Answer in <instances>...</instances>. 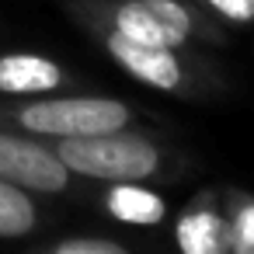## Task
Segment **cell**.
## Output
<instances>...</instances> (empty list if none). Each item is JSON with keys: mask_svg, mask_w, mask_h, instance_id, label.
Returning <instances> with one entry per match:
<instances>
[{"mask_svg": "<svg viewBox=\"0 0 254 254\" xmlns=\"http://www.w3.org/2000/svg\"><path fill=\"white\" fill-rule=\"evenodd\" d=\"M0 178L32 191H63L70 174L66 164L46 146L0 132Z\"/></svg>", "mask_w": 254, "mask_h": 254, "instance_id": "obj_3", "label": "cell"}, {"mask_svg": "<svg viewBox=\"0 0 254 254\" xmlns=\"http://www.w3.org/2000/svg\"><path fill=\"white\" fill-rule=\"evenodd\" d=\"M66 171L101 178V181H143L157 171L160 157L146 139L136 136H115V132H98V136H66L56 153Z\"/></svg>", "mask_w": 254, "mask_h": 254, "instance_id": "obj_1", "label": "cell"}, {"mask_svg": "<svg viewBox=\"0 0 254 254\" xmlns=\"http://www.w3.org/2000/svg\"><path fill=\"white\" fill-rule=\"evenodd\" d=\"M35 226V205L25 188L0 178V237H25Z\"/></svg>", "mask_w": 254, "mask_h": 254, "instance_id": "obj_8", "label": "cell"}, {"mask_svg": "<svg viewBox=\"0 0 254 254\" xmlns=\"http://www.w3.org/2000/svg\"><path fill=\"white\" fill-rule=\"evenodd\" d=\"M56 254H129V251L108 240H66L56 247Z\"/></svg>", "mask_w": 254, "mask_h": 254, "instance_id": "obj_10", "label": "cell"}, {"mask_svg": "<svg viewBox=\"0 0 254 254\" xmlns=\"http://www.w3.org/2000/svg\"><path fill=\"white\" fill-rule=\"evenodd\" d=\"M108 209L126 219V223H160L164 219V198L146 191V188H136L132 181H119V188L108 195Z\"/></svg>", "mask_w": 254, "mask_h": 254, "instance_id": "obj_7", "label": "cell"}, {"mask_svg": "<svg viewBox=\"0 0 254 254\" xmlns=\"http://www.w3.org/2000/svg\"><path fill=\"white\" fill-rule=\"evenodd\" d=\"M237 254H254V205H247L237 219Z\"/></svg>", "mask_w": 254, "mask_h": 254, "instance_id": "obj_11", "label": "cell"}, {"mask_svg": "<svg viewBox=\"0 0 254 254\" xmlns=\"http://www.w3.org/2000/svg\"><path fill=\"white\" fill-rule=\"evenodd\" d=\"M108 53L129 73H136L139 80H146L160 91H174L181 84V66L167 46H146V42H136V39L115 32V35H108Z\"/></svg>", "mask_w": 254, "mask_h": 254, "instance_id": "obj_5", "label": "cell"}, {"mask_svg": "<svg viewBox=\"0 0 254 254\" xmlns=\"http://www.w3.org/2000/svg\"><path fill=\"white\" fill-rule=\"evenodd\" d=\"M188 14L171 0H132L119 11V32L146 46H181L188 39Z\"/></svg>", "mask_w": 254, "mask_h": 254, "instance_id": "obj_4", "label": "cell"}, {"mask_svg": "<svg viewBox=\"0 0 254 254\" xmlns=\"http://www.w3.org/2000/svg\"><path fill=\"white\" fill-rule=\"evenodd\" d=\"M212 4L230 18H240V21L254 18V0H212Z\"/></svg>", "mask_w": 254, "mask_h": 254, "instance_id": "obj_12", "label": "cell"}, {"mask_svg": "<svg viewBox=\"0 0 254 254\" xmlns=\"http://www.w3.org/2000/svg\"><path fill=\"white\" fill-rule=\"evenodd\" d=\"M60 84V66L42 56H4L0 60V91L4 94H35Z\"/></svg>", "mask_w": 254, "mask_h": 254, "instance_id": "obj_6", "label": "cell"}, {"mask_svg": "<svg viewBox=\"0 0 254 254\" xmlns=\"http://www.w3.org/2000/svg\"><path fill=\"white\" fill-rule=\"evenodd\" d=\"M181 251L185 254H219V223L209 212H195L181 223L178 230Z\"/></svg>", "mask_w": 254, "mask_h": 254, "instance_id": "obj_9", "label": "cell"}, {"mask_svg": "<svg viewBox=\"0 0 254 254\" xmlns=\"http://www.w3.org/2000/svg\"><path fill=\"white\" fill-rule=\"evenodd\" d=\"M129 119V108L112 98H56V101H35L21 108L18 122L32 132L46 136H98V132H119Z\"/></svg>", "mask_w": 254, "mask_h": 254, "instance_id": "obj_2", "label": "cell"}]
</instances>
